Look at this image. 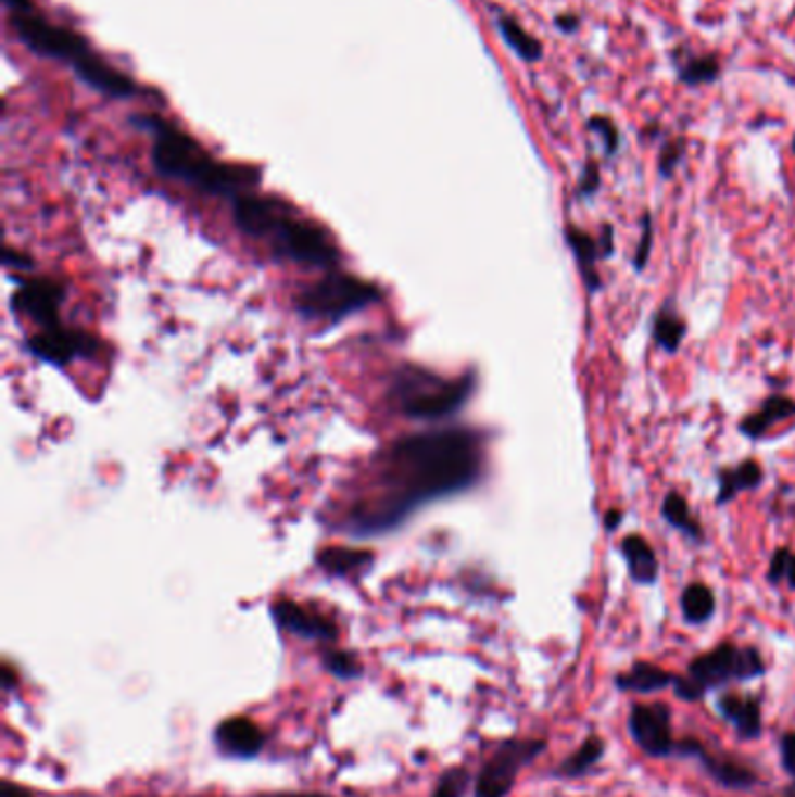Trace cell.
Segmentation results:
<instances>
[{
  "label": "cell",
  "mask_w": 795,
  "mask_h": 797,
  "mask_svg": "<svg viewBox=\"0 0 795 797\" xmlns=\"http://www.w3.org/2000/svg\"><path fill=\"white\" fill-rule=\"evenodd\" d=\"M483 437L453 427L394 441L376 459L374 481L348 508L345 530L369 536L390 532L420 504L465 492L481 481Z\"/></svg>",
  "instance_id": "obj_1"
},
{
  "label": "cell",
  "mask_w": 795,
  "mask_h": 797,
  "mask_svg": "<svg viewBox=\"0 0 795 797\" xmlns=\"http://www.w3.org/2000/svg\"><path fill=\"white\" fill-rule=\"evenodd\" d=\"M234 222L243 233L266 241L280 260L320 268L337 266L341 260L337 243L323 227L294 215L278 199L248 191L238 194L234 199Z\"/></svg>",
  "instance_id": "obj_2"
},
{
  "label": "cell",
  "mask_w": 795,
  "mask_h": 797,
  "mask_svg": "<svg viewBox=\"0 0 795 797\" xmlns=\"http://www.w3.org/2000/svg\"><path fill=\"white\" fill-rule=\"evenodd\" d=\"M142 124L154 131L152 164L164 178L187 182L205 191V194L234 199L260 182V170L217 162L194 138L173 129L171 124L156 117L142 119Z\"/></svg>",
  "instance_id": "obj_3"
},
{
  "label": "cell",
  "mask_w": 795,
  "mask_h": 797,
  "mask_svg": "<svg viewBox=\"0 0 795 797\" xmlns=\"http://www.w3.org/2000/svg\"><path fill=\"white\" fill-rule=\"evenodd\" d=\"M768 665L756 646L723 642L691 660L686 674L677 676L674 695L681 703H699L711 691H723L733 683H749L766 676Z\"/></svg>",
  "instance_id": "obj_4"
},
{
  "label": "cell",
  "mask_w": 795,
  "mask_h": 797,
  "mask_svg": "<svg viewBox=\"0 0 795 797\" xmlns=\"http://www.w3.org/2000/svg\"><path fill=\"white\" fill-rule=\"evenodd\" d=\"M474 376L443 378L422 366L404 364L392 378V402L406 418L441 420L463 408L474 392Z\"/></svg>",
  "instance_id": "obj_5"
},
{
  "label": "cell",
  "mask_w": 795,
  "mask_h": 797,
  "mask_svg": "<svg viewBox=\"0 0 795 797\" xmlns=\"http://www.w3.org/2000/svg\"><path fill=\"white\" fill-rule=\"evenodd\" d=\"M378 299L380 290L374 282L345 274H329L299 292L296 311L308 320L337 322L350 313L367 308Z\"/></svg>",
  "instance_id": "obj_6"
},
{
  "label": "cell",
  "mask_w": 795,
  "mask_h": 797,
  "mask_svg": "<svg viewBox=\"0 0 795 797\" xmlns=\"http://www.w3.org/2000/svg\"><path fill=\"white\" fill-rule=\"evenodd\" d=\"M546 739L514 737L495 746L481 770L474 774V797H506L514 790L518 774L546 751Z\"/></svg>",
  "instance_id": "obj_7"
},
{
  "label": "cell",
  "mask_w": 795,
  "mask_h": 797,
  "mask_svg": "<svg viewBox=\"0 0 795 797\" xmlns=\"http://www.w3.org/2000/svg\"><path fill=\"white\" fill-rule=\"evenodd\" d=\"M12 22L24 45L36 54L68 61L71 66H75L79 59L91 54L89 45L83 36L75 34V30L45 22L34 10L12 14Z\"/></svg>",
  "instance_id": "obj_8"
},
{
  "label": "cell",
  "mask_w": 795,
  "mask_h": 797,
  "mask_svg": "<svg viewBox=\"0 0 795 797\" xmlns=\"http://www.w3.org/2000/svg\"><path fill=\"white\" fill-rule=\"evenodd\" d=\"M628 730L634 744L648 758H672L677 739L672 730V709L665 703H638L628 716Z\"/></svg>",
  "instance_id": "obj_9"
},
{
  "label": "cell",
  "mask_w": 795,
  "mask_h": 797,
  "mask_svg": "<svg viewBox=\"0 0 795 797\" xmlns=\"http://www.w3.org/2000/svg\"><path fill=\"white\" fill-rule=\"evenodd\" d=\"M677 758H693L697 760L699 768L705 774L728 790H752L758 784V774L749 764L742 762L740 758H733L728 754H711L707 746L697 739H681L674 748Z\"/></svg>",
  "instance_id": "obj_10"
},
{
  "label": "cell",
  "mask_w": 795,
  "mask_h": 797,
  "mask_svg": "<svg viewBox=\"0 0 795 797\" xmlns=\"http://www.w3.org/2000/svg\"><path fill=\"white\" fill-rule=\"evenodd\" d=\"M66 296V287L50 278H30L20 280L17 292L12 296V306L17 313L26 315L42 329L63 327L61 322V304Z\"/></svg>",
  "instance_id": "obj_11"
},
{
  "label": "cell",
  "mask_w": 795,
  "mask_h": 797,
  "mask_svg": "<svg viewBox=\"0 0 795 797\" xmlns=\"http://www.w3.org/2000/svg\"><path fill=\"white\" fill-rule=\"evenodd\" d=\"M26 347L38 359L66 366L77 357H93L99 353L101 343L83 329H68L63 325L56 329H42L26 341Z\"/></svg>",
  "instance_id": "obj_12"
},
{
  "label": "cell",
  "mask_w": 795,
  "mask_h": 797,
  "mask_svg": "<svg viewBox=\"0 0 795 797\" xmlns=\"http://www.w3.org/2000/svg\"><path fill=\"white\" fill-rule=\"evenodd\" d=\"M272 618L280 630L301 636V640L317 642L323 646H331L339 640V625L329 616L294 599H276L272 604Z\"/></svg>",
  "instance_id": "obj_13"
},
{
  "label": "cell",
  "mask_w": 795,
  "mask_h": 797,
  "mask_svg": "<svg viewBox=\"0 0 795 797\" xmlns=\"http://www.w3.org/2000/svg\"><path fill=\"white\" fill-rule=\"evenodd\" d=\"M565 241L571 254H575V262L579 266V274H581L585 290L591 294H597L604 287L597 264L614 254V229L604 227L602 233L595 238L569 222V225L565 227Z\"/></svg>",
  "instance_id": "obj_14"
},
{
  "label": "cell",
  "mask_w": 795,
  "mask_h": 797,
  "mask_svg": "<svg viewBox=\"0 0 795 797\" xmlns=\"http://www.w3.org/2000/svg\"><path fill=\"white\" fill-rule=\"evenodd\" d=\"M213 742L217 751L231 760H252L257 758L266 746V732L248 716H231L219 721Z\"/></svg>",
  "instance_id": "obj_15"
},
{
  "label": "cell",
  "mask_w": 795,
  "mask_h": 797,
  "mask_svg": "<svg viewBox=\"0 0 795 797\" xmlns=\"http://www.w3.org/2000/svg\"><path fill=\"white\" fill-rule=\"evenodd\" d=\"M717 713L733 725L740 742H754L762 735L760 699L742 693H723L717 697Z\"/></svg>",
  "instance_id": "obj_16"
},
{
  "label": "cell",
  "mask_w": 795,
  "mask_h": 797,
  "mask_svg": "<svg viewBox=\"0 0 795 797\" xmlns=\"http://www.w3.org/2000/svg\"><path fill=\"white\" fill-rule=\"evenodd\" d=\"M73 68L83 83H87L89 87L99 89L108 96H115V99H131V96H136L138 91L134 79L122 75L113 66H108V63L93 52L87 54L85 59H79Z\"/></svg>",
  "instance_id": "obj_17"
},
{
  "label": "cell",
  "mask_w": 795,
  "mask_h": 797,
  "mask_svg": "<svg viewBox=\"0 0 795 797\" xmlns=\"http://www.w3.org/2000/svg\"><path fill=\"white\" fill-rule=\"evenodd\" d=\"M791 418H795V399L788 394H770L762 399L758 410L749 413V416L737 425V429L742 437L758 441L766 437L774 425L786 422Z\"/></svg>",
  "instance_id": "obj_18"
},
{
  "label": "cell",
  "mask_w": 795,
  "mask_h": 797,
  "mask_svg": "<svg viewBox=\"0 0 795 797\" xmlns=\"http://www.w3.org/2000/svg\"><path fill=\"white\" fill-rule=\"evenodd\" d=\"M621 557L628 567V577L638 585H654L660 577V562L654 546L640 534L621 539Z\"/></svg>",
  "instance_id": "obj_19"
},
{
  "label": "cell",
  "mask_w": 795,
  "mask_h": 797,
  "mask_svg": "<svg viewBox=\"0 0 795 797\" xmlns=\"http://www.w3.org/2000/svg\"><path fill=\"white\" fill-rule=\"evenodd\" d=\"M717 478H719V492H717V497H714V504L725 506L733 499H737V494L760 488L762 478H766V471H762V467L756 459H744L735 467L719 469Z\"/></svg>",
  "instance_id": "obj_20"
},
{
  "label": "cell",
  "mask_w": 795,
  "mask_h": 797,
  "mask_svg": "<svg viewBox=\"0 0 795 797\" xmlns=\"http://www.w3.org/2000/svg\"><path fill=\"white\" fill-rule=\"evenodd\" d=\"M677 681V674L667 672V669L654 665V662H634L628 672H621L616 674L614 683L618 691L623 693H640V695H648V693H658V691H665L670 688V685H674Z\"/></svg>",
  "instance_id": "obj_21"
},
{
  "label": "cell",
  "mask_w": 795,
  "mask_h": 797,
  "mask_svg": "<svg viewBox=\"0 0 795 797\" xmlns=\"http://www.w3.org/2000/svg\"><path fill=\"white\" fill-rule=\"evenodd\" d=\"M660 516L667 524H670L672 530H677L679 534L686 536L691 544H705L703 522H699L691 514V506H689L686 497H683L681 492L672 490V492L665 494L662 504H660Z\"/></svg>",
  "instance_id": "obj_22"
},
{
  "label": "cell",
  "mask_w": 795,
  "mask_h": 797,
  "mask_svg": "<svg viewBox=\"0 0 795 797\" xmlns=\"http://www.w3.org/2000/svg\"><path fill=\"white\" fill-rule=\"evenodd\" d=\"M607 754V744L600 735H588L577 751H571L558 768H555V776L560 779H579L585 776L591 770L597 768V762Z\"/></svg>",
  "instance_id": "obj_23"
},
{
  "label": "cell",
  "mask_w": 795,
  "mask_h": 797,
  "mask_svg": "<svg viewBox=\"0 0 795 797\" xmlns=\"http://www.w3.org/2000/svg\"><path fill=\"white\" fill-rule=\"evenodd\" d=\"M679 607L689 625H705L717 613V595L707 583L693 581L683 587Z\"/></svg>",
  "instance_id": "obj_24"
},
{
  "label": "cell",
  "mask_w": 795,
  "mask_h": 797,
  "mask_svg": "<svg viewBox=\"0 0 795 797\" xmlns=\"http://www.w3.org/2000/svg\"><path fill=\"white\" fill-rule=\"evenodd\" d=\"M689 325L683 317L670 306L665 304L656 317H654V329H651V337H654V343L662 350L667 355H677L681 350L683 339H686Z\"/></svg>",
  "instance_id": "obj_25"
},
{
  "label": "cell",
  "mask_w": 795,
  "mask_h": 797,
  "mask_svg": "<svg viewBox=\"0 0 795 797\" xmlns=\"http://www.w3.org/2000/svg\"><path fill=\"white\" fill-rule=\"evenodd\" d=\"M371 562L374 555L357 548H325L317 555V567L331 573V577H353V573L364 571Z\"/></svg>",
  "instance_id": "obj_26"
},
{
  "label": "cell",
  "mask_w": 795,
  "mask_h": 797,
  "mask_svg": "<svg viewBox=\"0 0 795 797\" xmlns=\"http://www.w3.org/2000/svg\"><path fill=\"white\" fill-rule=\"evenodd\" d=\"M320 662L327 669L331 676H337L341 681H355L364 674V665L362 660L355 656V653L337 648V646H323L320 653Z\"/></svg>",
  "instance_id": "obj_27"
},
{
  "label": "cell",
  "mask_w": 795,
  "mask_h": 797,
  "mask_svg": "<svg viewBox=\"0 0 795 797\" xmlns=\"http://www.w3.org/2000/svg\"><path fill=\"white\" fill-rule=\"evenodd\" d=\"M497 26L502 30V36L506 40V45L512 47V50L525 59V61H537L539 56H542V45H539V40H534L528 30H525L516 20L512 17H502L497 20Z\"/></svg>",
  "instance_id": "obj_28"
},
{
  "label": "cell",
  "mask_w": 795,
  "mask_h": 797,
  "mask_svg": "<svg viewBox=\"0 0 795 797\" xmlns=\"http://www.w3.org/2000/svg\"><path fill=\"white\" fill-rule=\"evenodd\" d=\"M469 786H474V774L465 768V764H455V768L441 772L429 797H465Z\"/></svg>",
  "instance_id": "obj_29"
},
{
  "label": "cell",
  "mask_w": 795,
  "mask_h": 797,
  "mask_svg": "<svg viewBox=\"0 0 795 797\" xmlns=\"http://www.w3.org/2000/svg\"><path fill=\"white\" fill-rule=\"evenodd\" d=\"M651 248H654V225H651V215H644L638 250H634V260H632V266L638 274H642V270L646 268L648 257H651Z\"/></svg>",
  "instance_id": "obj_30"
},
{
  "label": "cell",
  "mask_w": 795,
  "mask_h": 797,
  "mask_svg": "<svg viewBox=\"0 0 795 797\" xmlns=\"http://www.w3.org/2000/svg\"><path fill=\"white\" fill-rule=\"evenodd\" d=\"M717 73H719V66H717V61H714V59H695L693 63H689V66L681 71L683 79H686V83H691V85L707 83V79L717 77Z\"/></svg>",
  "instance_id": "obj_31"
},
{
  "label": "cell",
  "mask_w": 795,
  "mask_h": 797,
  "mask_svg": "<svg viewBox=\"0 0 795 797\" xmlns=\"http://www.w3.org/2000/svg\"><path fill=\"white\" fill-rule=\"evenodd\" d=\"M791 548H777L770 557L768 565V583L770 585H779L782 581H786V571H788V562H791Z\"/></svg>",
  "instance_id": "obj_32"
},
{
  "label": "cell",
  "mask_w": 795,
  "mask_h": 797,
  "mask_svg": "<svg viewBox=\"0 0 795 797\" xmlns=\"http://www.w3.org/2000/svg\"><path fill=\"white\" fill-rule=\"evenodd\" d=\"M779 758H782V768L788 776L795 779V730L786 732L779 739Z\"/></svg>",
  "instance_id": "obj_33"
},
{
  "label": "cell",
  "mask_w": 795,
  "mask_h": 797,
  "mask_svg": "<svg viewBox=\"0 0 795 797\" xmlns=\"http://www.w3.org/2000/svg\"><path fill=\"white\" fill-rule=\"evenodd\" d=\"M600 189V170L595 164H588L583 178L579 182V197H593Z\"/></svg>",
  "instance_id": "obj_34"
},
{
  "label": "cell",
  "mask_w": 795,
  "mask_h": 797,
  "mask_svg": "<svg viewBox=\"0 0 795 797\" xmlns=\"http://www.w3.org/2000/svg\"><path fill=\"white\" fill-rule=\"evenodd\" d=\"M593 129L604 136V142H607V150L614 154L616 148H618V134H616L614 126L609 122H604V119H595L593 122Z\"/></svg>",
  "instance_id": "obj_35"
},
{
  "label": "cell",
  "mask_w": 795,
  "mask_h": 797,
  "mask_svg": "<svg viewBox=\"0 0 795 797\" xmlns=\"http://www.w3.org/2000/svg\"><path fill=\"white\" fill-rule=\"evenodd\" d=\"M679 159H681V150H679L677 146L667 148V150L662 152V156H660V173L665 175V178H670L672 170H674V168H677V164H679Z\"/></svg>",
  "instance_id": "obj_36"
},
{
  "label": "cell",
  "mask_w": 795,
  "mask_h": 797,
  "mask_svg": "<svg viewBox=\"0 0 795 797\" xmlns=\"http://www.w3.org/2000/svg\"><path fill=\"white\" fill-rule=\"evenodd\" d=\"M623 520H626V514L621 511V508H609V511H604V516H602L604 532L614 534L618 528H621Z\"/></svg>",
  "instance_id": "obj_37"
},
{
  "label": "cell",
  "mask_w": 795,
  "mask_h": 797,
  "mask_svg": "<svg viewBox=\"0 0 795 797\" xmlns=\"http://www.w3.org/2000/svg\"><path fill=\"white\" fill-rule=\"evenodd\" d=\"M0 797H36L28 788L14 784V781L5 779L3 786H0Z\"/></svg>",
  "instance_id": "obj_38"
},
{
  "label": "cell",
  "mask_w": 795,
  "mask_h": 797,
  "mask_svg": "<svg viewBox=\"0 0 795 797\" xmlns=\"http://www.w3.org/2000/svg\"><path fill=\"white\" fill-rule=\"evenodd\" d=\"M5 264L8 266H17V268H28V262L22 257V254L14 252L12 248L5 250Z\"/></svg>",
  "instance_id": "obj_39"
},
{
  "label": "cell",
  "mask_w": 795,
  "mask_h": 797,
  "mask_svg": "<svg viewBox=\"0 0 795 797\" xmlns=\"http://www.w3.org/2000/svg\"><path fill=\"white\" fill-rule=\"evenodd\" d=\"M260 797H325V795H320V793H304V790H301V793H296V790H282V793H264Z\"/></svg>",
  "instance_id": "obj_40"
},
{
  "label": "cell",
  "mask_w": 795,
  "mask_h": 797,
  "mask_svg": "<svg viewBox=\"0 0 795 797\" xmlns=\"http://www.w3.org/2000/svg\"><path fill=\"white\" fill-rule=\"evenodd\" d=\"M3 3L10 8L12 14L17 12H30L34 8H30V0H3Z\"/></svg>",
  "instance_id": "obj_41"
},
{
  "label": "cell",
  "mask_w": 795,
  "mask_h": 797,
  "mask_svg": "<svg viewBox=\"0 0 795 797\" xmlns=\"http://www.w3.org/2000/svg\"><path fill=\"white\" fill-rule=\"evenodd\" d=\"M14 683H17V679H14L12 667L5 662V665H3V691H12V688H14Z\"/></svg>",
  "instance_id": "obj_42"
},
{
  "label": "cell",
  "mask_w": 795,
  "mask_h": 797,
  "mask_svg": "<svg viewBox=\"0 0 795 797\" xmlns=\"http://www.w3.org/2000/svg\"><path fill=\"white\" fill-rule=\"evenodd\" d=\"M786 583L791 590H795V553L791 555V562H788V571H786Z\"/></svg>",
  "instance_id": "obj_43"
},
{
  "label": "cell",
  "mask_w": 795,
  "mask_h": 797,
  "mask_svg": "<svg viewBox=\"0 0 795 797\" xmlns=\"http://www.w3.org/2000/svg\"><path fill=\"white\" fill-rule=\"evenodd\" d=\"M558 24H560L563 28H575V26H577V22H575V20H560Z\"/></svg>",
  "instance_id": "obj_44"
},
{
  "label": "cell",
  "mask_w": 795,
  "mask_h": 797,
  "mask_svg": "<svg viewBox=\"0 0 795 797\" xmlns=\"http://www.w3.org/2000/svg\"><path fill=\"white\" fill-rule=\"evenodd\" d=\"M791 150H793V154H795V138H793V146H791Z\"/></svg>",
  "instance_id": "obj_45"
}]
</instances>
